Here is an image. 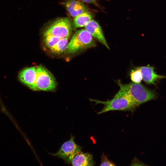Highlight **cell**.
<instances>
[{"instance_id": "14", "label": "cell", "mask_w": 166, "mask_h": 166, "mask_svg": "<svg viewBox=\"0 0 166 166\" xmlns=\"http://www.w3.org/2000/svg\"><path fill=\"white\" fill-rule=\"evenodd\" d=\"M43 37L45 44L49 49L54 46L61 39L50 35L43 36Z\"/></svg>"}, {"instance_id": "13", "label": "cell", "mask_w": 166, "mask_h": 166, "mask_svg": "<svg viewBox=\"0 0 166 166\" xmlns=\"http://www.w3.org/2000/svg\"><path fill=\"white\" fill-rule=\"evenodd\" d=\"M69 38H61L54 46L50 49L51 51L54 53L59 54L65 51L68 44Z\"/></svg>"}, {"instance_id": "16", "label": "cell", "mask_w": 166, "mask_h": 166, "mask_svg": "<svg viewBox=\"0 0 166 166\" xmlns=\"http://www.w3.org/2000/svg\"><path fill=\"white\" fill-rule=\"evenodd\" d=\"M101 158V163L100 166H113L116 165L114 163L108 159L107 156H105L104 153L102 154Z\"/></svg>"}, {"instance_id": "2", "label": "cell", "mask_w": 166, "mask_h": 166, "mask_svg": "<svg viewBox=\"0 0 166 166\" xmlns=\"http://www.w3.org/2000/svg\"><path fill=\"white\" fill-rule=\"evenodd\" d=\"M89 99L96 104H101L104 105L101 110L97 113L98 114L114 110L133 112L137 107L127 95L120 90L113 98L109 101H102L92 99Z\"/></svg>"}, {"instance_id": "6", "label": "cell", "mask_w": 166, "mask_h": 166, "mask_svg": "<svg viewBox=\"0 0 166 166\" xmlns=\"http://www.w3.org/2000/svg\"><path fill=\"white\" fill-rule=\"evenodd\" d=\"M81 147L75 142L74 137L71 135L70 140L64 143L57 152L51 155L62 159L69 164L74 157L81 152Z\"/></svg>"}, {"instance_id": "7", "label": "cell", "mask_w": 166, "mask_h": 166, "mask_svg": "<svg viewBox=\"0 0 166 166\" xmlns=\"http://www.w3.org/2000/svg\"><path fill=\"white\" fill-rule=\"evenodd\" d=\"M36 67L35 66L24 69L20 72L18 75L21 82L34 91H36Z\"/></svg>"}, {"instance_id": "17", "label": "cell", "mask_w": 166, "mask_h": 166, "mask_svg": "<svg viewBox=\"0 0 166 166\" xmlns=\"http://www.w3.org/2000/svg\"><path fill=\"white\" fill-rule=\"evenodd\" d=\"M84 2L87 3H90L97 5L96 0H81Z\"/></svg>"}, {"instance_id": "15", "label": "cell", "mask_w": 166, "mask_h": 166, "mask_svg": "<svg viewBox=\"0 0 166 166\" xmlns=\"http://www.w3.org/2000/svg\"><path fill=\"white\" fill-rule=\"evenodd\" d=\"M130 78L132 82L140 83L142 80V76L140 70L138 68L132 70L130 74Z\"/></svg>"}, {"instance_id": "11", "label": "cell", "mask_w": 166, "mask_h": 166, "mask_svg": "<svg viewBox=\"0 0 166 166\" xmlns=\"http://www.w3.org/2000/svg\"><path fill=\"white\" fill-rule=\"evenodd\" d=\"M71 163L73 166H93L95 164L92 154L81 152L74 157Z\"/></svg>"}, {"instance_id": "1", "label": "cell", "mask_w": 166, "mask_h": 166, "mask_svg": "<svg viewBox=\"0 0 166 166\" xmlns=\"http://www.w3.org/2000/svg\"><path fill=\"white\" fill-rule=\"evenodd\" d=\"M117 83L120 90L127 95L137 107L157 97L155 90L149 89L140 83L123 84L119 80Z\"/></svg>"}, {"instance_id": "12", "label": "cell", "mask_w": 166, "mask_h": 166, "mask_svg": "<svg viewBox=\"0 0 166 166\" xmlns=\"http://www.w3.org/2000/svg\"><path fill=\"white\" fill-rule=\"evenodd\" d=\"M93 15L88 11L84 12L74 17L73 24L75 28L85 27L88 23L92 19Z\"/></svg>"}, {"instance_id": "10", "label": "cell", "mask_w": 166, "mask_h": 166, "mask_svg": "<svg viewBox=\"0 0 166 166\" xmlns=\"http://www.w3.org/2000/svg\"><path fill=\"white\" fill-rule=\"evenodd\" d=\"M64 4L70 15L73 17L88 10L83 3L77 0H67Z\"/></svg>"}, {"instance_id": "9", "label": "cell", "mask_w": 166, "mask_h": 166, "mask_svg": "<svg viewBox=\"0 0 166 166\" xmlns=\"http://www.w3.org/2000/svg\"><path fill=\"white\" fill-rule=\"evenodd\" d=\"M141 71L142 80L148 84L155 85L156 83L160 79L165 78L164 75H158L155 71V68L149 65L137 67Z\"/></svg>"}, {"instance_id": "8", "label": "cell", "mask_w": 166, "mask_h": 166, "mask_svg": "<svg viewBox=\"0 0 166 166\" xmlns=\"http://www.w3.org/2000/svg\"><path fill=\"white\" fill-rule=\"evenodd\" d=\"M86 30L95 39L109 49V47L104 37L102 29L99 24L92 19L85 26Z\"/></svg>"}, {"instance_id": "5", "label": "cell", "mask_w": 166, "mask_h": 166, "mask_svg": "<svg viewBox=\"0 0 166 166\" xmlns=\"http://www.w3.org/2000/svg\"><path fill=\"white\" fill-rule=\"evenodd\" d=\"M36 91H51L56 89L55 79L48 70L40 65L36 67Z\"/></svg>"}, {"instance_id": "4", "label": "cell", "mask_w": 166, "mask_h": 166, "mask_svg": "<svg viewBox=\"0 0 166 166\" xmlns=\"http://www.w3.org/2000/svg\"><path fill=\"white\" fill-rule=\"evenodd\" d=\"M72 31L70 20L68 18H64L54 22L45 30L43 36L50 35L60 38L69 37Z\"/></svg>"}, {"instance_id": "3", "label": "cell", "mask_w": 166, "mask_h": 166, "mask_svg": "<svg viewBox=\"0 0 166 166\" xmlns=\"http://www.w3.org/2000/svg\"><path fill=\"white\" fill-rule=\"evenodd\" d=\"M91 35L85 29L77 31L68 43L66 53H73L96 46Z\"/></svg>"}]
</instances>
